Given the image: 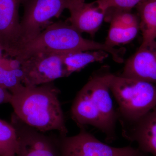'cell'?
Listing matches in <instances>:
<instances>
[{"label":"cell","mask_w":156,"mask_h":156,"mask_svg":"<svg viewBox=\"0 0 156 156\" xmlns=\"http://www.w3.org/2000/svg\"><path fill=\"white\" fill-rule=\"evenodd\" d=\"M15 118L13 125L18 139L15 156H57L55 147L48 136Z\"/></svg>","instance_id":"10"},{"label":"cell","mask_w":156,"mask_h":156,"mask_svg":"<svg viewBox=\"0 0 156 156\" xmlns=\"http://www.w3.org/2000/svg\"><path fill=\"white\" fill-rule=\"evenodd\" d=\"M103 50L111 54L118 63L124 61L125 49H117L105 44L88 40L68 22L58 21L49 25L37 36L18 50L14 58L22 61L37 53H65L76 51Z\"/></svg>","instance_id":"3"},{"label":"cell","mask_w":156,"mask_h":156,"mask_svg":"<svg viewBox=\"0 0 156 156\" xmlns=\"http://www.w3.org/2000/svg\"><path fill=\"white\" fill-rule=\"evenodd\" d=\"M18 148V134L15 126L0 119V156H15Z\"/></svg>","instance_id":"15"},{"label":"cell","mask_w":156,"mask_h":156,"mask_svg":"<svg viewBox=\"0 0 156 156\" xmlns=\"http://www.w3.org/2000/svg\"><path fill=\"white\" fill-rule=\"evenodd\" d=\"M136 8L142 32L141 44H145L156 40V0H142Z\"/></svg>","instance_id":"14"},{"label":"cell","mask_w":156,"mask_h":156,"mask_svg":"<svg viewBox=\"0 0 156 156\" xmlns=\"http://www.w3.org/2000/svg\"><path fill=\"white\" fill-rule=\"evenodd\" d=\"M61 136V156H149L131 146L114 147L101 142L84 128L72 136Z\"/></svg>","instance_id":"6"},{"label":"cell","mask_w":156,"mask_h":156,"mask_svg":"<svg viewBox=\"0 0 156 156\" xmlns=\"http://www.w3.org/2000/svg\"><path fill=\"white\" fill-rule=\"evenodd\" d=\"M12 96L11 92L0 87V105L3 104L9 103Z\"/></svg>","instance_id":"19"},{"label":"cell","mask_w":156,"mask_h":156,"mask_svg":"<svg viewBox=\"0 0 156 156\" xmlns=\"http://www.w3.org/2000/svg\"><path fill=\"white\" fill-rule=\"evenodd\" d=\"M70 16L67 21L78 31L89 34L93 37L100 28L105 12L96 1L87 3L85 0H74L69 7Z\"/></svg>","instance_id":"12"},{"label":"cell","mask_w":156,"mask_h":156,"mask_svg":"<svg viewBox=\"0 0 156 156\" xmlns=\"http://www.w3.org/2000/svg\"><path fill=\"white\" fill-rule=\"evenodd\" d=\"M139 30V25L123 27L110 23V27L105 44L112 48L122 44H127L135 38Z\"/></svg>","instance_id":"16"},{"label":"cell","mask_w":156,"mask_h":156,"mask_svg":"<svg viewBox=\"0 0 156 156\" xmlns=\"http://www.w3.org/2000/svg\"><path fill=\"white\" fill-rule=\"evenodd\" d=\"M142 0H97L98 6L105 12L108 9L130 10L136 7Z\"/></svg>","instance_id":"18"},{"label":"cell","mask_w":156,"mask_h":156,"mask_svg":"<svg viewBox=\"0 0 156 156\" xmlns=\"http://www.w3.org/2000/svg\"><path fill=\"white\" fill-rule=\"evenodd\" d=\"M120 76L156 84V40L141 44L127 60Z\"/></svg>","instance_id":"9"},{"label":"cell","mask_w":156,"mask_h":156,"mask_svg":"<svg viewBox=\"0 0 156 156\" xmlns=\"http://www.w3.org/2000/svg\"><path fill=\"white\" fill-rule=\"evenodd\" d=\"M59 94V89L52 83L23 86L11 93L9 103L15 116L25 125L42 133L55 131L60 136H66L68 131Z\"/></svg>","instance_id":"2"},{"label":"cell","mask_w":156,"mask_h":156,"mask_svg":"<svg viewBox=\"0 0 156 156\" xmlns=\"http://www.w3.org/2000/svg\"><path fill=\"white\" fill-rule=\"evenodd\" d=\"M125 139L144 153L156 156V106L139 120L121 127Z\"/></svg>","instance_id":"11"},{"label":"cell","mask_w":156,"mask_h":156,"mask_svg":"<svg viewBox=\"0 0 156 156\" xmlns=\"http://www.w3.org/2000/svg\"><path fill=\"white\" fill-rule=\"evenodd\" d=\"M110 91L121 127L136 122L156 106V87L151 83L114 75Z\"/></svg>","instance_id":"4"},{"label":"cell","mask_w":156,"mask_h":156,"mask_svg":"<svg viewBox=\"0 0 156 156\" xmlns=\"http://www.w3.org/2000/svg\"><path fill=\"white\" fill-rule=\"evenodd\" d=\"M23 0H0V44L4 52L14 57L20 46L19 9Z\"/></svg>","instance_id":"8"},{"label":"cell","mask_w":156,"mask_h":156,"mask_svg":"<svg viewBox=\"0 0 156 156\" xmlns=\"http://www.w3.org/2000/svg\"><path fill=\"white\" fill-rule=\"evenodd\" d=\"M62 54L37 53L20 62L23 85L26 87H36L66 77Z\"/></svg>","instance_id":"7"},{"label":"cell","mask_w":156,"mask_h":156,"mask_svg":"<svg viewBox=\"0 0 156 156\" xmlns=\"http://www.w3.org/2000/svg\"><path fill=\"white\" fill-rule=\"evenodd\" d=\"M109 53L103 50L76 51L63 53L62 60L66 77L83 69L90 63L103 61Z\"/></svg>","instance_id":"13"},{"label":"cell","mask_w":156,"mask_h":156,"mask_svg":"<svg viewBox=\"0 0 156 156\" xmlns=\"http://www.w3.org/2000/svg\"><path fill=\"white\" fill-rule=\"evenodd\" d=\"M73 1L23 0L22 4L24 12L20 23V41L18 50L23 45L37 36L50 20L59 17L65 9H68Z\"/></svg>","instance_id":"5"},{"label":"cell","mask_w":156,"mask_h":156,"mask_svg":"<svg viewBox=\"0 0 156 156\" xmlns=\"http://www.w3.org/2000/svg\"><path fill=\"white\" fill-rule=\"evenodd\" d=\"M21 68L10 70L0 66V87L11 93L23 86Z\"/></svg>","instance_id":"17"},{"label":"cell","mask_w":156,"mask_h":156,"mask_svg":"<svg viewBox=\"0 0 156 156\" xmlns=\"http://www.w3.org/2000/svg\"><path fill=\"white\" fill-rule=\"evenodd\" d=\"M114 76L108 66L93 73L76 95L70 109L72 119L79 127H94L104 134L107 143L117 137L118 116L110 95Z\"/></svg>","instance_id":"1"}]
</instances>
